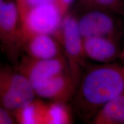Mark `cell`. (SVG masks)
I'll list each match as a JSON object with an SVG mask.
<instances>
[{
	"label": "cell",
	"mask_w": 124,
	"mask_h": 124,
	"mask_svg": "<svg viewBox=\"0 0 124 124\" xmlns=\"http://www.w3.org/2000/svg\"><path fill=\"white\" fill-rule=\"evenodd\" d=\"M124 91V64L112 63L86 66L72 97V108L82 120L95 114Z\"/></svg>",
	"instance_id": "obj_1"
},
{
	"label": "cell",
	"mask_w": 124,
	"mask_h": 124,
	"mask_svg": "<svg viewBox=\"0 0 124 124\" xmlns=\"http://www.w3.org/2000/svg\"><path fill=\"white\" fill-rule=\"evenodd\" d=\"M65 16L57 2L35 6L20 13L21 30L25 40L36 35H49L59 41Z\"/></svg>",
	"instance_id": "obj_2"
},
{
	"label": "cell",
	"mask_w": 124,
	"mask_h": 124,
	"mask_svg": "<svg viewBox=\"0 0 124 124\" xmlns=\"http://www.w3.org/2000/svg\"><path fill=\"white\" fill-rule=\"evenodd\" d=\"M24 38L16 3H0V50L16 66L21 57Z\"/></svg>",
	"instance_id": "obj_3"
},
{
	"label": "cell",
	"mask_w": 124,
	"mask_h": 124,
	"mask_svg": "<svg viewBox=\"0 0 124 124\" xmlns=\"http://www.w3.org/2000/svg\"><path fill=\"white\" fill-rule=\"evenodd\" d=\"M59 42L67 62L70 74L77 87L86 67L87 59L83 48V38L78 26L77 17L67 13L63 17Z\"/></svg>",
	"instance_id": "obj_4"
},
{
	"label": "cell",
	"mask_w": 124,
	"mask_h": 124,
	"mask_svg": "<svg viewBox=\"0 0 124 124\" xmlns=\"http://www.w3.org/2000/svg\"><path fill=\"white\" fill-rule=\"evenodd\" d=\"M35 96L28 80L16 68L0 66V104L12 112L32 101Z\"/></svg>",
	"instance_id": "obj_5"
},
{
	"label": "cell",
	"mask_w": 124,
	"mask_h": 124,
	"mask_svg": "<svg viewBox=\"0 0 124 124\" xmlns=\"http://www.w3.org/2000/svg\"><path fill=\"white\" fill-rule=\"evenodd\" d=\"M82 12L77 17V21L79 30L83 39L106 37L121 40L124 34L122 17L100 9H89Z\"/></svg>",
	"instance_id": "obj_6"
},
{
	"label": "cell",
	"mask_w": 124,
	"mask_h": 124,
	"mask_svg": "<svg viewBox=\"0 0 124 124\" xmlns=\"http://www.w3.org/2000/svg\"><path fill=\"white\" fill-rule=\"evenodd\" d=\"M15 67L27 79L32 89L40 82L69 71L64 56L49 59H38L25 55L20 58Z\"/></svg>",
	"instance_id": "obj_7"
},
{
	"label": "cell",
	"mask_w": 124,
	"mask_h": 124,
	"mask_svg": "<svg viewBox=\"0 0 124 124\" xmlns=\"http://www.w3.org/2000/svg\"><path fill=\"white\" fill-rule=\"evenodd\" d=\"M77 86L69 71L62 72L33 87L36 95L51 101L67 102L72 100Z\"/></svg>",
	"instance_id": "obj_8"
},
{
	"label": "cell",
	"mask_w": 124,
	"mask_h": 124,
	"mask_svg": "<svg viewBox=\"0 0 124 124\" xmlns=\"http://www.w3.org/2000/svg\"><path fill=\"white\" fill-rule=\"evenodd\" d=\"M83 48L86 58L100 64L120 59L122 51L120 40L106 37L83 39Z\"/></svg>",
	"instance_id": "obj_9"
},
{
	"label": "cell",
	"mask_w": 124,
	"mask_h": 124,
	"mask_svg": "<svg viewBox=\"0 0 124 124\" xmlns=\"http://www.w3.org/2000/svg\"><path fill=\"white\" fill-rule=\"evenodd\" d=\"M23 51L25 55L38 59H49L64 55L62 46L55 37L49 35H36L25 40Z\"/></svg>",
	"instance_id": "obj_10"
},
{
	"label": "cell",
	"mask_w": 124,
	"mask_h": 124,
	"mask_svg": "<svg viewBox=\"0 0 124 124\" xmlns=\"http://www.w3.org/2000/svg\"><path fill=\"white\" fill-rule=\"evenodd\" d=\"M91 121L95 124H124V91L102 107Z\"/></svg>",
	"instance_id": "obj_11"
},
{
	"label": "cell",
	"mask_w": 124,
	"mask_h": 124,
	"mask_svg": "<svg viewBox=\"0 0 124 124\" xmlns=\"http://www.w3.org/2000/svg\"><path fill=\"white\" fill-rule=\"evenodd\" d=\"M46 103L34 100L12 111L16 122L20 124H44Z\"/></svg>",
	"instance_id": "obj_12"
},
{
	"label": "cell",
	"mask_w": 124,
	"mask_h": 124,
	"mask_svg": "<svg viewBox=\"0 0 124 124\" xmlns=\"http://www.w3.org/2000/svg\"><path fill=\"white\" fill-rule=\"evenodd\" d=\"M72 122L71 108L67 102L46 103L44 124H69Z\"/></svg>",
	"instance_id": "obj_13"
},
{
	"label": "cell",
	"mask_w": 124,
	"mask_h": 124,
	"mask_svg": "<svg viewBox=\"0 0 124 124\" xmlns=\"http://www.w3.org/2000/svg\"><path fill=\"white\" fill-rule=\"evenodd\" d=\"M78 4L82 11L100 9L116 13L124 18V0H79Z\"/></svg>",
	"instance_id": "obj_14"
},
{
	"label": "cell",
	"mask_w": 124,
	"mask_h": 124,
	"mask_svg": "<svg viewBox=\"0 0 124 124\" xmlns=\"http://www.w3.org/2000/svg\"><path fill=\"white\" fill-rule=\"evenodd\" d=\"M54 2H57V0H16L19 13L35 6Z\"/></svg>",
	"instance_id": "obj_15"
},
{
	"label": "cell",
	"mask_w": 124,
	"mask_h": 124,
	"mask_svg": "<svg viewBox=\"0 0 124 124\" xmlns=\"http://www.w3.org/2000/svg\"><path fill=\"white\" fill-rule=\"evenodd\" d=\"M16 123V122L12 111L0 104V124Z\"/></svg>",
	"instance_id": "obj_16"
},
{
	"label": "cell",
	"mask_w": 124,
	"mask_h": 124,
	"mask_svg": "<svg viewBox=\"0 0 124 124\" xmlns=\"http://www.w3.org/2000/svg\"><path fill=\"white\" fill-rule=\"evenodd\" d=\"M74 1L75 0H57V3L59 5L63 13L66 15Z\"/></svg>",
	"instance_id": "obj_17"
},
{
	"label": "cell",
	"mask_w": 124,
	"mask_h": 124,
	"mask_svg": "<svg viewBox=\"0 0 124 124\" xmlns=\"http://www.w3.org/2000/svg\"><path fill=\"white\" fill-rule=\"evenodd\" d=\"M120 59L122 62V63L124 64V41L123 46H122V47L121 54Z\"/></svg>",
	"instance_id": "obj_18"
},
{
	"label": "cell",
	"mask_w": 124,
	"mask_h": 124,
	"mask_svg": "<svg viewBox=\"0 0 124 124\" xmlns=\"http://www.w3.org/2000/svg\"><path fill=\"white\" fill-rule=\"evenodd\" d=\"M4 0H0V3H1L2 2V1H4Z\"/></svg>",
	"instance_id": "obj_19"
}]
</instances>
